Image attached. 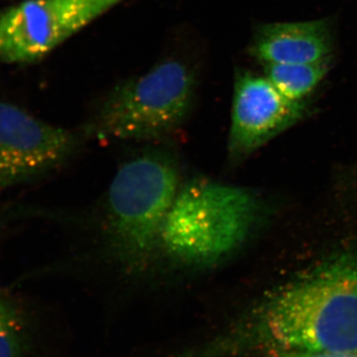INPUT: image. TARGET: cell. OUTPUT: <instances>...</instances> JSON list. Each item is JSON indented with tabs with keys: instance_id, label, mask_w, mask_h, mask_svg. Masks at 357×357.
I'll return each instance as SVG.
<instances>
[{
	"instance_id": "cell-1",
	"label": "cell",
	"mask_w": 357,
	"mask_h": 357,
	"mask_svg": "<svg viewBox=\"0 0 357 357\" xmlns=\"http://www.w3.org/2000/svg\"><path fill=\"white\" fill-rule=\"evenodd\" d=\"M357 352V253L335 256L267 294L227 330L172 357Z\"/></svg>"
},
{
	"instance_id": "cell-2",
	"label": "cell",
	"mask_w": 357,
	"mask_h": 357,
	"mask_svg": "<svg viewBox=\"0 0 357 357\" xmlns=\"http://www.w3.org/2000/svg\"><path fill=\"white\" fill-rule=\"evenodd\" d=\"M259 215L252 192L192 178L178 188L160 231L158 250L180 266H215L245 243Z\"/></svg>"
},
{
	"instance_id": "cell-3",
	"label": "cell",
	"mask_w": 357,
	"mask_h": 357,
	"mask_svg": "<svg viewBox=\"0 0 357 357\" xmlns=\"http://www.w3.org/2000/svg\"><path fill=\"white\" fill-rule=\"evenodd\" d=\"M180 185L177 159L166 149L141 152L119 167L107 192L105 229L123 269L139 272L150 264Z\"/></svg>"
},
{
	"instance_id": "cell-4",
	"label": "cell",
	"mask_w": 357,
	"mask_h": 357,
	"mask_svg": "<svg viewBox=\"0 0 357 357\" xmlns=\"http://www.w3.org/2000/svg\"><path fill=\"white\" fill-rule=\"evenodd\" d=\"M197 79L177 59L112 89L84 135L105 140L158 141L175 133L191 112Z\"/></svg>"
},
{
	"instance_id": "cell-5",
	"label": "cell",
	"mask_w": 357,
	"mask_h": 357,
	"mask_svg": "<svg viewBox=\"0 0 357 357\" xmlns=\"http://www.w3.org/2000/svg\"><path fill=\"white\" fill-rule=\"evenodd\" d=\"M102 14V0H23L0 9V63L39 62Z\"/></svg>"
},
{
	"instance_id": "cell-6",
	"label": "cell",
	"mask_w": 357,
	"mask_h": 357,
	"mask_svg": "<svg viewBox=\"0 0 357 357\" xmlns=\"http://www.w3.org/2000/svg\"><path fill=\"white\" fill-rule=\"evenodd\" d=\"M79 133L0 102V195L48 175L79 146Z\"/></svg>"
},
{
	"instance_id": "cell-7",
	"label": "cell",
	"mask_w": 357,
	"mask_h": 357,
	"mask_svg": "<svg viewBox=\"0 0 357 357\" xmlns=\"http://www.w3.org/2000/svg\"><path fill=\"white\" fill-rule=\"evenodd\" d=\"M307 102L282 95L266 77L239 72L234 82L227 153L243 161L304 117Z\"/></svg>"
},
{
	"instance_id": "cell-8",
	"label": "cell",
	"mask_w": 357,
	"mask_h": 357,
	"mask_svg": "<svg viewBox=\"0 0 357 357\" xmlns=\"http://www.w3.org/2000/svg\"><path fill=\"white\" fill-rule=\"evenodd\" d=\"M332 28L326 20L260 26L251 42V56L263 65L312 64L330 61Z\"/></svg>"
},
{
	"instance_id": "cell-9",
	"label": "cell",
	"mask_w": 357,
	"mask_h": 357,
	"mask_svg": "<svg viewBox=\"0 0 357 357\" xmlns=\"http://www.w3.org/2000/svg\"><path fill=\"white\" fill-rule=\"evenodd\" d=\"M330 61L312 64H268L264 76L279 91L297 102H307L328 72Z\"/></svg>"
},
{
	"instance_id": "cell-10",
	"label": "cell",
	"mask_w": 357,
	"mask_h": 357,
	"mask_svg": "<svg viewBox=\"0 0 357 357\" xmlns=\"http://www.w3.org/2000/svg\"><path fill=\"white\" fill-rule=\"evenodd\" d=\"M26 342V319L14 301L0 291V357H21Z\"/></svg>"
},
{
	"instance_id": "cell-11",
	"label": "cell",
	"mask_w": 357,
	"mask_h": 357,
	"mask_svg": "<svg viewBox=\"0 0 357 357\" xmlns=\"http://www.w3.org/2000/svg\"><path fill=\"white\" fill-rule=\"evenodd\" d=\"M28 213L16 206H0V241L6 236L14 225L21 218H26Z\"/></svg>"
},
{
	"instance_id": "cell-12",
	"label": "cell",
	"mask_w": 357,
	"mask_h": 357,
	"mask_svg": "<svg viewBox=\"0 0 357 357\" xmlns=\"http://www.w3.org/2000/svg\"><path fill=\"white\" fill-rule=\"evenodd\" d=\"M274 357H357L352 351H278Z\"/></svg>"
}]
</instances>
